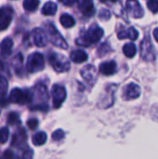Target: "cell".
<instances>
[{"label": "cell", "instance_id": "cell-40", "mask_svg": "<svg viewBox=\"0 0 158 159\" xmlns=\"http://www.w3.org/2000/svg\"><path fill=\"white\" fill-rule=\"evenodd\" d=\"M0 113H1V110H0Z\"/></svg>", "mask_w": 158, "mask_h": 159}, {"label": "cell", "instance_id": "cell-22", "mask_svg": "<svg viewBox=\"0 0 158 159\" xmlns=\"http://www.w3.org/2000/svg\"><path fill=\"white\" fill-rule=\"evenodd\" d=\"M47 139V133L44 132V131H39V132L35 133V134L33 136L32 142H33V143H34L35 146H41V145H43V144L46 143Z\"/></svg>", "mask_w": 158, "mask_h": 159}, {"label": "cell", "instance_id": "cell-2", "mask_svg": "<svg viewBox=\"0 0 158 159\" xmlns=\"http://www.w3.org/2000/svg\"><path fill=\"white\" fill-rule=\"evenodd\" d=\"M32 100L31 102H34L32 106L33 110H42L46 111L47 109V90L43 84L36 85L31 91Z\"/></svg>", "mask_w": 158, "mask_h": 159}, {"label": "cell", "instance_id": "cell-5", "mask_svg": "<svg viewBox=\"0 0 158 159\" xmlns=\"http://www.w3.org/2000/svg\"><path fill=\"white\" fill-rule=\"evenodd\" d=\"M32 95L31 91L29 90H21L20 89H13L10 91L8 101L12 103H18V104H27L31 103Z\"/></svg>", "mask_w": 158, "mask_h": 159}, {"label": "cell", "instance_id": "cell-4", "mask_svg": "<svg viewBox=\"0 0 158 159\" xmlns=\"http://www.w3.org/2000/svg\"><path fill=\"white\" fill-rule=\"evenodd\" d=\"M48 60L49 63L57 73H64L70 69V62L63 55L52 53L49 56Z\"/></svg>", "mask_w": 158, "mask_h": 159}, {"label": "cell", "instance_id": "cell-24", "mask_svg": "<svg viewBox=\"0 0 158 159\" xmlns=\"http://www.w3.org/2000/svg\"><path fill=\"white\" fill-rule=\"evenodd\" d=\"M123 52L128 58H133L137 52L136 46L133 43H128L123 47Z\"/></svg>", "mask_w": 158, "mask_h": 159}, {"label": "cell", "instance_id": "cell-28", "mask_svg": "<svg viewBox=\"0 0 158 159\" xmlns=\"http://www.w3.org/2000/svg\"><path fill=\"white\" fill-rule=\"evenodd\" d=\"M7 122L9 125H15V124H18L20 123V116L17 113H9L8 114V116H7Z\"/></svg>", "mask_w": 158, "mask_h": 159}, {"label": "cell", "instance_id": "cell-13", "mask_svg": "<svg viewBox=\"0 0 158 159\" xmlns=\"http://www.w3.org/2000/svg\"><path fill=\"white\" fill-rule=\"evenodd\" d=\"M82 77L89 84L93 85L97 79V71L93 65H87L81 70Z\"/></svg>", "mask_w": 158, "mask_h": 159}, {"label": "cell", "instance_id": "cell-16", "mask_svg": "<svg viewBox=\"0 0 158 159\" xmlns=\"http://www.w3.org/2000/svg\"><path fill=\"white\" fill-rule=\"evenodd\" d=\"M117 36L119 39H125V38H129L131 40H136L139 36V32L134 28L130 27L129 29H123L118 32Z\"/></svg>", "mask_w": 158, "mask_h": 159}, {"label": "cell", "instance_id": "cell-15", "mask_svg": "<svg viewBox=\"0 0 158 159\" xmlns=\"http://www.w3.org/2000/svg\"><path fill=\"white\" fill-rule=\"evenodd\" d=\"M100 72L104 75H112L116 72V63L115 61H105L100 65Z\"/></svg>", "mask_w": 158, "mask_h": 159}, {"label": "cell", "instance_id": "cell-26", "mask_svg": "<svg viewBox=\"0 0 158 159\" xmlns=\"http://www.w3.org/2000/svg\"><path fill=\"white\" fill-rule=\"evenodd\" d=\"M8 88V82L7 78L3 75H0V95L3 96L7 93Z\"/></svg>", "mask_w": 158, "mask_h": 159}, {"label": "cell", "instance_id": "cell-21", "mask_svg": "<svg viewBox=\"0 0 158 159\" xmlns=\"http://www.w3.org/2000/svg\"><path fill=\"white\" fill-rule=\"evenodd\" d=\"M13 159H33V150L28 146H22Z\"/></svg>", "mask_w": 158, "mask_h": 159}, {"label": "cell", "instance_id": "cell-12", "mask_svg": "<svg viewBox=\"0 0 158 159\" xmlns=\"http://www.w3.org/2000/svg\"><path fill=\"white\" fill-rule=\"evenodd\" d=\"M140 95H141V88L135 83H130L125 88L123 98L126 101H129V100L137 99Z\"/></svg>", "mask_w": 158, "mask_h": 159}, {"label": "cell", "instance_id": "cell-1", "mask_svg": "<svg viewBox=\"0 0 158 159\" xmlns=\"http://www.w3.org/2000/svg\"><path fill=\"white\" fill-rule=\"evenodd\" d=\"M104 32L102 28L98 26L97 24L91 25L86 32H82L80 36L76 39V43L79 46L88 47L93 44L98 43L102 37Z\"/></svg>", "mask_w": 158, "mask_h": 159}, {"label": "cell", "instance_id": "cell-39", "mask_svg": "<svg viewBox=\"0 0 158 159\" xmlns=\"http://www.w3.org/2000/svg\"><path fill=\"white\" fill-rule=\"evenodd\" d=\"M111 1H112V2H116L117 0H111Z\"/></svg>", "mask_w": 158, "mask_h": 159}, {"label": "cell", "instance_id": "cell-29", "mask_svg": "<svg viewBox=\"0 0 158 159\" xmlns=\"http://www.w3.org/2000/svg\"><path fill=\"white\" fill-rule=\"evenodd\" d=\"M147 7H148V8H149L153 13H157L158 0H148V2H147Z\"/></svg>", "mask_w": 158, "mask_h": 159}, {"label": "cell", "instance_id": "cell-6", "mask_svg": "<svg viewBox=\"0 0 158 159\" xmlns=\"http://www.w3.org/2000/svg\"><path fill=\"white\" fill-rule=\"evenodd\" d=\"M45 66L44 56L41 53L34 52L28 57L27 61V71L29 73H36L42 71Z\"/></svg>", "mask_w": 158, "mask_h": 159}, {"label": "cell", "instance_id": "cell-20", "mask_svg": "<svg viewBox=\"0 0 158 159\" xmlns=\"http://www.w3.org/2000/svg\"><path fill=\"white\" fill-rule=\"evenodd\" d=\"M58 7L54 2H47L42 7V14L46 16H53L56 14Z\"/></svg>", "mask_w": 158, "mask_h": 159}, {"label": "cell", "instance_id": "cell-38", "mask_svg": "<svg viewBox=\"0 0 158 159\" xmlns=\"http://www.w3.org/2000/svg\"><path fill=\"white\" fill-rule=\"evenodd\" d=\"M154 36H155V39L156 40V42H158V28H156L154 30Z\"/></svg>", "mask_w": 158, "mask_h": 159}, {"label": "cell", "instance_id": "cell-11", "mask_svg": "<svg viewBox=\"0 0 158 159\" xmlns=\"http://www.w3.org/2000/svg\"><path fill=\"white\" fill-rule=\"evenodd\" d=\"M31 35H32V38H33V42L36 47L43 48V47H45L47 45V34H46V33H45V31L43 29H40V28L34 29Z\"/></svg>", "mask_w": 158, "mask_h": 159}, {"label": "cell", "instance_id": "cell-7", "mask_svg": "<svg viewBox=\"0 0 158 159\" xmlns=\"http://www.w3.org/2000/svg\"><path fill=\"white\" fill-rule=\"evenodd\" d=\"M141 56L145 61H153L156 58L155 48L153 47L151 38L148 34L144 36L141 43Z\"/></svg>", "mask_w": 158, "mask_h": 159}, {"label": "cell", "instance_id": "cell-10", "mask_svg": "<svg viewBox=\"0 0 158 159\" xmlns=\"http://www.w3.org/2000/svg\"><path fill=\"white\" fill-rule=\"evenodd\" d=\"M126 6H127L128 12L133 18L138 19V18H142L143 16L144 11L138 0H127Z\"/></svg>", "mask_w": 158, "mask_h": 159}, {"label": "cell", "instance_id": "cell-3", "mask_svg": "<svg viewBox=\"0 0 158 159\" xmlns=\"http://www.w3.org/2000/svg\"><path fill=\"white\" fill-rule=\"evenodd\" d=\"M44 31L47 34V37L49 39V41L56 47L62 48V49H67L68 48V44L66 40L62 37L61 33L57 30V28L50 22H46L44 24Z\"/></svg>", "mask_w": 158, "mask_h": 159}, {"label": "cell", "instance_id": "cell-31", "mask_svg": "<svg viewBox=\"0 0 158 159\" xmlns=\"http://www.w3.org/2000/svg\"><path fill=\"white\" fill-rule=\"evenodd\" d=\"M99 18L102 20H108L111 18V13L107 9H102L99 13Z\"/></svg>", "mask_w": 158, "mask_h": 159}, {"label": "cell", "instance_id": "cell-35", "mask_svg": "<svg viewBox=\"0 0 158 159\" xmlns=\"http://www.w3.org/2000/svg\"><path fill=\"white\" fill-rule=\"evenodd\" d=\"M13 157H14V155H13V152L12 151L7 150L4 153V156H3V158L4 159H13Z\"/></svg>", "mask_w": 158, "mask_h": 159}, {"label": "cell", "instance_id": "cell-17", "mask_svg": "<svg viewBox=\"0 0 158 159\" xmlns=\"http://www.w3.org/2000/svg\"><path fill=\"white\" fill-rule=\"evenodd\" d=\"M13 47V41L9 37H6L5 39L2 40L0 43V49H1V54L3 57H8L11 53Z\"/></svg>", "mask_w": 158, "mask_h": 159}, {"label": "cell", "instance_id": "cell-30", "mask_svg": "<svg viewBox=\"0 0 158 159\" xmlns=\"http://www.w3.org/2000/svg\"><path fill=\"white\" fill-rule=\"evenodd\" d=\"M64 138V131L62 129H57L52 134V140L55 142H59Z\"/></svg>", "mask_w": 158, "mask_h": 159}, {"label": "cell", "instance_id": "cell-33", "mask_svg": "<svg viewBox=\"0 0 158 159\" xmlns=\"http://www.w3.org/2000/svg\"><path fill=\"white\" fill-rule=\"evenodd\" d=\"M9 75V70L7 69V65L2 61H0V75Z\"/></svg>", "mask_w": 158, "mask_h": 159}, {"label": "cell", "instance_id": "cell-9", "mask_svg": "<svg viewBox=\"0 0 158 159\" xmlns=\"http://www.w3.org/2000/svg\"><path fill=\"white\" fill-rule=\"evenodd\" d=\"M12 17L13 8L11 7L5 6L0 8V31H4L9 26Z\"/></svg>", "mask_w": 158, "mask_h": 159}, {"label": "cell", "instance_id": "cell-36", "mask_svg": "<svg viewBox=\"0 0 158 159\" xmlns=\"http://www.w3.org/2000/svg\"><path fill=\"white\" fill-rule=\"evenodd\" d=\"M151 114L156 120H158V105H156L155 107H153Z\"/></svg>", "mask_w": 158, "mask_h": 159}, {"label": "cell", "instance_id": "cell-25", "mask_svg": "<svg viewBox=\"0 0 158 159\" xmlns=\"http://www.w3.org/2000/svg\"><path fill=\"white\" fill-rule=\"evenodd\" d=\"M39 4H40L39 0H24L23 7L27 11H34L38 7Z\"/></svg>", "mask_w": 158, "mask_h": 159}, {"label": "cell", "instance_id": "cell-37", "mask_svg": "<svg viewBox=\"0 0 158 159\" xmlns=\"http://www.w3.org/2000/svg\"><path fill=\"white\" fill-rule=\"evenodd\" d=\"M60 2H61L63 5H66V6H71L73 5L76 0H59Z\"/></svg>", "mask_w": 158, "mask_h": 159}, {"label": "cell", "instance_id": "cell-32", "mask_svg": "<svg viewBox=\"0 0 158 159\" xmlns=\"http://www.w3.org/2000/svg\"><path fill=\"white\" fill-rule=\"evenodd\" d=\"M109 49H110L109 45H108L107 43H103V44L100 47V48H99V50H98L99 56H103L104 54H106V53L109 51Z\"/></svg>", "mask_w": 158, "mask_h": 159}, {"label": "cell", "instance_id": "cell-8", "mask_svg": "<svg viewBox=\"0 0 158 159\" xmlns=\"http://www.w3.org/2000/svg\"><path fill=\"white\" fill-rule=\"evenodd\" d=\"M52 99H53V105L54 108L58 109L61 106L63 102L66 99V89L64 87L60 85H54L52 87Z\"/></svg>", "mask_w": 158, "mask_h": 159}, {"label": "cell", "instance_id": "cell-19", "mask_svg": "<svg viewBox=\"0 0 158 159\" xmlns=\"http://www.w3.org/2000/svg\"><path fill=\"white\" fill-rule=\"evenodd\" d=\"M70 59L72 61H74L75 63H81V62H84L88 60V54L84 50L76 49L71 53Z\"/></svg>", "mask_w": 158, "mask_h": 159}, {"label": "cell", "instance_id": "cell-27", "mask_svg": "<svg viewBox=\"0 0 158 159\" xmlns=\"http://www.w3.org/2000/svg\"><path fill=\"white\" fill-rule=\"evenodd\" d=\"M8 129L7 127H3L0 129V143H6L8 140Z\"/></svg>", "mask_w": 158, "mask_h": 159}, {"label": "cell", "instance_id": "cell-23", "mask_svg": "<svg viewBox=\"0 0 158 159\" xmlns=\"http://www.w3.org/2000/svg\"><path fill=\"white\" fill-rule=\"evenodd\" d=\"M60 21L64 28H72L75 25L74 19L69 14H63L60 18Z\"/></svg>", "mask_w": 158, "mask_h": 159}, {"label": "cell", "instance_id": "cell-34", "mask_svg": "<svg viewBox=\"0 0 158 159\" xmlns=\"http://www.w3.org/2000/svg\"><path fill=\"white\" fill-rule=\"evenodd\" d=\"M27 126L31 129H35L38 126V120L36 118H32L27 121Z\"/></svg>", "mask_w": 158, "mask_h": 159}, {"label": "cell", "instance_id": "cell-14", "mask_svg": "<svg viewBox=\"0 0 158 159\" xmlns=\"http://www.w3.org/2000/svg\"><path fill=\"white\" fill-rule=\"evenodd\" d=\"M78 7L80 11L87 17H91L95 13L92 0H78Z\"/></svg>", "mask_w": 158, "mask_h": 159}, {"label": "cell", "instance_id": "cell-18", "mask_svg": "<svg viewBox=\"0 0 158 159\" xmlns=\"http://www.w3.org/2000/svg\"><path fill=\"white\" fill-rule=\"evenodd\" d=\"M27 140V135L26 132L24 130V129H19L14 135H13V139H12V143L11 144L13 146H21L23 145V143L26 142Z\"/></svg>", "mask_w": 158, "mask_h": 159}]
</instances>
